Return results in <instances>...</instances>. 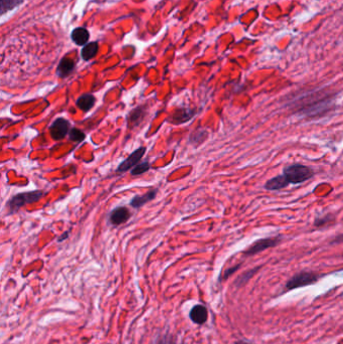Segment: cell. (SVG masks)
I'll return each instance as SVG.
<instances>
[{"instance_id":"5","label":"cell","mask_w":343,"mask_h":344,"mask_svg":"<svg viewBox=\"0 0 343 344\" xmlns=\"http://www.w3.org/2000/svg\"><path fill=\"white\" fill-rule=\"evenodd\" d=\"M281 242V238L280 237H275V238H265V239H261L256 241L255 243H253L251 246H249L245 252L244 255L246 257H251V256H255L267 249L270 247H274V246H278Z\"/></svg>"},{"instance_id":"22","label":"cell","mask_w":343,"mask_h":344,"mask_svg":"<svg viewBox=\"0 0 343 344\" xmlns=\"http://www.w3.org/2000/svg\"><path fill=\"white\" fill-rule=\"evenodd\" d=\"M150 169H151L150 163L148 161H144L142 163L137 164L135 167H133L132 170H131V174L132 175H141L145 172L149 171Z\"/></svg>"},{"instance_id":"15","label":"cell","mask_w":343,"mask_h":344,"mask_svg":"<svg viewBox=\"0 0 343 344\" xmlns=\"http://www.w3.org/2000/svg\"><path fill=\"white\" fill-rule=\"evenodd\" d=\"M96 104V98L92 94H83L77 100V106L84 112H89Z\"/></svg>"},{"instance_id":"19","label":"cell","mask_w":343,"mask_h":344,"mask_svg":"<svg viewBox=\"0 0 343 344\" xmlns=\"http://www.w3.org/2000/svg\"><path fill=\"white\" fill-rule=\"evenodd\" d=\"M23 2H24V0H1V2H0L1 14L3 15L5 12L14 9L18 5H21Z\"/></svg>"},{"instance_id":"6","label":"cell","mask_w":343,"mask_h":344,"mask_svg":"<svg viewBox=\"0 0 343 344\" xmlns=\"http://www.w3.org/2000/svg\"><path fill=\"white\" fill-rule=\"evenodd\" d=\"M71 123L65 118H56L49 126V133L53 140L60 141L64 139L71 131Z\"/></svg>"},{"instance_id":"12","label":"cell","mask_w":343,"mask_h":344,"mask_svg":"<svg viewBox=\"0 0 343 344\" xmlns=\"http://www.w3.org/2000/svg\"><path fill=\"white\" fill-rule=\"evenodd\" d=\"M74 68H75V63L74 60L70 58H64L58 66L56 74L60 78H67L74 72Z\"/></svg>"},{"instance_id":"21","label":"cell","mask_w":343,"mask_h":344,"mask_svg":"<svg viewBox=\"0 0 343 344\" xmlns=\"http://www.w3.org/2000/svg\"><path fill=\"white\" fill-rule=\"evenodd\" d=\"M69 138L73 142H82V141L85 140L86 135L82 130H80L78 128H72L70 133H69Z\"/></svg>"},{"instance_id":"7","label":"cell","mask_w":343,"mask_h":344,"mask_svg":"<svg viewBox=\"0 0 343 344\" xmlns=\"http://www.w3.org/2000/svg\"><path fill=\"white\" fill-rule=\"evenodd\" d=\"M196 114V109L188 107H179L174 110L172 116H169L168 121L173 125H180L192 120Z\"/></svg>"},{"instance_id":"11","label":"cell","mask_w":343,"mask_h":344,"mask_svg":"<svg viewBox=\"0 0 343 344\" xmlns=\"http://www.w3.org/2000/svg\"><path fill=\"white\" fill-rule=\"evenodd\" d=\"M189 318L196 324L201 325V324L205 323L206 320L208 318V312H207L206 307L201 305V304L196 305L195 307L192 308V310L189 312Z\"/></svg>"},{"instance_id":"16","label":"cell","mask_w":343,"mask_h":344,"mask_svg":"<svg viewBox=\"0 0 343 344\" xmlns=\"http://www.w3.org/2000/svg\"><path fill=\"white\" fill-rule=\"evenodd\" d=\"M71 37L77 46H85L90 39V33L84 27H77L73 30Z\"/></svg>"},{"instance_id":"25","label":"cell","mask_w":343,"mask_h":344,"mask_svg":"<svg viewBox=\"0 0 343 344\" xmlns=\"http://www.w3.org/2000/svg\"><path fill=\"white\" fill-rule=\"evenodd\" d=\"M70 233H71V230H70V231H67L66 233H64V234L58 239V242H59V243H62L63 241L67 240V239L69 238V236H70Z\"/></svg>"},{"instance_id":"10","label":"cell","mask_w":343,"mask_h":344,"mask_svg":"<svg viewBox=\"0 0 343 344\" xmlns=\"http://www.w3.org/2000/svg\"><path fill=\"white\" fill-rule=\"evenodd\" d=\"M131 218V213L126 206L115 207L109 215V222L111 225L117 226L125 223Z\"/></svg>"},{"instance_id":"23","label":"cell","mask_w":343,"mask_h":344,"mask_svg":"<svg viewBox=\"0 0 343 344\" xmlns=\"http://www.w3.org/2000/svg\"><path fill=\"white\" fill-rule=\"evenodd\" d=\"M156 344H183L180 342L176 337L172 336V335H164L161 338H159V340L157 341Z\"/></svg>"},{"instance_id":"14","label":"cell","mask_w":343,"mask_h":344,"mask_svg":"<svg viewBox=\"0 0 343 344\" xmlns=\"http://www.w3.org/2000/svg\"><path fill=\"white\" fill-rule=\"evenodd\" d=\"M288 185H289L288 180L286 179L285 175L282 174L269 179L265 184V188L269 190H280L287 187Z\"/></svg>"},{"instance_id":"4","label":"cell","mask_w":343,"mask_h":344,"mask_svg":"<svg viewBox=\"0 0 343 344\" xmlns=\"http://www.w3.org/2000/svg\"><path fill=\"white\" fill-rule=\"evenodd\" d=\"M319 278L320 276L314 272H307V271L300 272L288 280V282L286 283L284 292L291 291V290L298 289L301 287H306L309 285H313L318 281Z\"/></svg>"},{"instance_id":"1","label":"cell","mask_w":343,"mask_h":344,"mask_svg":"<svg viewBox=\"0 0 343 344\" xmlns=\"http://www.w3.org/2000/svg\"><path fill=\"white\" fill-rule=\"evenodd\" d=\"M332 97L322 92H312L296 100L293 108L296 113L310 118L320 117L328 113L333 106Z\"/></svg>"},{"instance_id":"20","label":"cell","mask_w":343,"mask_h":344,"mask_svg":"<svg viewBox=\"0 0 343 344\" xmlns=\"http://www.w3.org/2000/svg\"><path fill=\"white\" fill-rule=\"evenodd\" d=\"M258 270H259V267H258V268H255V269H252V270L246 271L245 273L242 274V275L237 279L235 285H236L237 287H239V288L242 287V286H244L249 280L252 279V277L256 274V272Z\"/></svg>"},{"instance_id":"17","label":"cell","mask_w":343,"mask_h":344,"mask_svg":"<svg viewBox=\"0 0 343 344\" xmlns=\"http://www.w3.org/2000/svg\"><path fill=\"white\" fill-rule=\"evenodd\" d=\"M208 137V132L205 130V129H201V128H198L196 129L195 131H193L189 135V139H188V142L189 144H192L193 146L195 147H197L199 146L201 143H203Z\"/></svg>"},{"instance_id":"9","label":"cell","mask_w":343,"mask_h":344,"mask_svg":"<svg viewBox=\"0 0 343 344\" xmlns=\"http://www.w3.org/2000/svg\"><path fill=\"white\" fill-rule=\"evenodd\" d=\"M146 112H147V108L145 106H138L132 109L127 115L128 128L133 129L142 123L146 116Z\"/></svg>"},{"instance_id":"3","label":"cell","mask_w":343,"mask_h":344,"mask_svg":"<svg viewBox=\"0 0 343 344\" xmlns=\"http://www.w3.org/2000/svg\"><path fill=\"white\" fill-rule=\"evenodd\" d=\"M283 174L289 184H300L312 178L314 176V171L312 168L302 164H292L284 168Z\"/></svg>"},{"instance_id":"18","label":"cell","mask_w":343,"mask_h":344,"mask_svg":"<svg viewBox=\"0 0 343 344\" xmlns=\"http://www.w3.org/2000/svg\"><path fill=\"white\" fill-rule=\"evenodd\" d=\"M99 45L98 43L94 42V43H90L87 44L81 52V55L83 58L84 61H90L92 59H94L98 52Z\"/></svg>"},{"instance_id":"2","label":"cell","mask_w":343,"mask_h":344,"mask_svg":"<svg viewBox=\"0 0 343 344\" xmlns=\"http://www.w3.org/2000/svg\"><path fill=\"white\" fill-rule=\"evenodd\" d=\"M44 196V193L42 190H33V192H27V193H22L18 195H15L7 201V209L9 214H14L18 209H21L25 204H31L36 201H39Z\"/></svg>"},{"instance_id":"8","label":"cell","mask_w":343,"mask_h":344,"mask_svg":"<svg viewBox=\"0 0 343 344\" xmlns=\"http://www.w3.org/2000/svg\"><path fill=\"white\" fill-rule=\"evenodd\" d=\"M145 152H146V147L138 148L119 164L116 171L118 173H124L131 169L132 167H135L139 163V161L142 159Z\"/></svg>"},{"instance_id":"26","label":"cell","mask_w":343,"mask_h":344,"mask_svg":"<svg viewBox=\"0 0 343 344\" xmlns=\"http://www.w3.org/2000/svg\"><path fill=\"white\" fill-rule=\"evenodd\" d=\"M235 344H252V343H250V342H247V341H245V340H239V341H236V342H235Z\"/></svg>"},{"instance_id":"13","label":"cell","mask_w":343,"mask_h":344,"mask_svg":"<svg viewBox=\"0 0 343 344\" xmlns=\"http://www.w3.org/2000/svg\"><path fill=\"white\" fill-rule=\"evenodd\" d=\"M158 193V189L156 188H153V189H150L148 193H146L145 195L143 196H136V197H133L130 201V205L136 209L142 207L144 204H146L149 201H151L152 199H154L156 195Z\"/></svg>"},{"instance_id":"24","label":"cell","mask_w":343,"mask_h":344,"mask_svg":"<svg viewBox=\"0 0 343 344\" xmlns=\"http://www.w3.org/2000/svg\"><path fill=\"white\" fill-rule=\"evenodd\" d=\"M240 268V265H238V266H235V267H232V268H230V269H227V270L225 271L224 272V275H223V279H227L231 275H233L236 271L238 270Z\"/></svg>"}]
</instances>
